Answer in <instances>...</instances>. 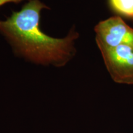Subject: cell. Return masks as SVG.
I'll list each match as a JSON object with an SVG mask.
<instances>
[{
	"instance_id": "1",
	"label": "cell",
	"mask_w": 133,
	"mask_h": 133,
	"mask_svg": "<svg viewBox=\"0 0 133 133\" xmlns=\"http://www.w3.org/2000/svg\"><path fill=\"white\" fill-rule=\"evenodd\" d=\"M48 9L40 0H29L19 11L0 20V34L15 54L29 62L42 65L63 66L75 54V42L78 33L71 29L65 37H51L39 26L41 12Z\"/></svg>"
},
{
	"instance_id": "2",
	"label": "cell",
	"mask_w": 133,
	"mask_h": 133,
	"mask_svg": "<svg viewBox=\"0 0 133 133\" xmlns=\"http://www.w3.org/2000/svg\"><path fill=\"white\" fill-rule=\"evenodd\" d=\"M101 52L112 79L116 83L133 84V43H120Z\"/></svg>"
},
{
	"instance_id": "3",
	"label": "cell",
	"mask_w": 133,
	"mask_h": 133,
	"mask_svg": "<svg viewBox=\"0 0 133 133\" xmlns=\"http://www.w3.org/2000/svg\"><path fill=\"white\" fill-rule=\"evenodd\" d=\"M96 43L101 51L123 43H133V29L119 17L101 21L94 28Z\"/></svg>"
},
{
	"instance_id": "4",
	"label": "cell",
	"mask_w": 133,
	"mask_h": 133,
	"mask_svg": "<svg viewBox=\"0 0 133 133\" xmlns=\"http://www.w3.org/2000/svg\"><path fill=\"white\" fill-rule=\"evenodd\" d=\"M113 11L133 19V0H108Z\"/></svg>"
},
{
	"instance_id": "5",
	"label": "cell",
	"mask_w": 133,
	"mask_h": 133,
	"mask_svg": "<svg viewBox=\"0 0 133 133\" xmlns=\"http://www.w3.org/2000/svg\"><path fill=\"white\" fill-rule=\"evenodd\" d=\"M23 1H25V0H0V6L10 3H19Z\"/></svg>"
}]
</instances>
